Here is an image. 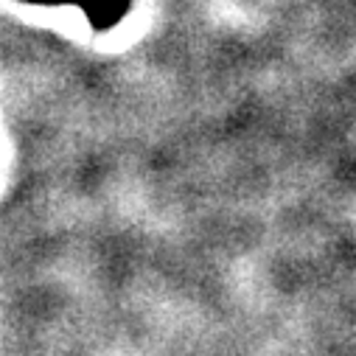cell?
I'll return each instance as SVG.
<instances>
[{"instance_id": "6da1fadb", "label": "cell", "mask_w": 356, "mask_h": 356, "mask_svg": "<svg viewBox=\"0 0 356 356\" xmlns=\"http://www.w3.org/2000/svg\"><path fill=\"white\" fill-rule=\"evenodd\" d=\"M23 3H42V6H62V3H70V6H79L84 9L87 20L96 31H110L118 26V20L132 9V0H23Z\"/></svg>"}]
</instances>
